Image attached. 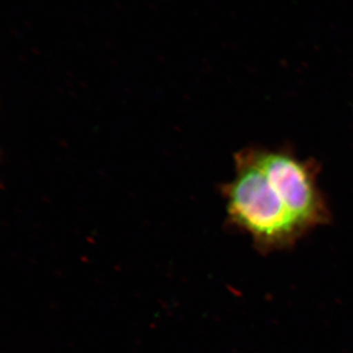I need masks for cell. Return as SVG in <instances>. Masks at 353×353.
<instances>
[{
  "label": "cell",
  "mask_w": 353,
  "mask_h": 353,
  "mask_svg": "<svg viewBox=\"0 0 353 353\" xmlns=\"http://www.w3.org/2000/svg\"><path fill=\"white\" fill-rule=\"evenodd\" d=\"M234 176L223 188L228 221L259 252L285 250L331 213L318 187V165L287 150L248 148L234 157Z\"/></svg>",
  "instance_id": "obj_1"
}]
</instances>
